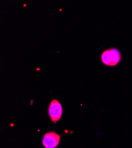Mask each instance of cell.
Masks as SVG:
<instances>
[{"instance_id":"6da1fadb","label":"cell","mask_w":132,"mask_h":148,"mask_svg":"<svg viewBox=\"0 0 132 148\" xmlns=\"http://www.w3.org/2000/svg\"><path fill=\"white\" fill-rule=\"evenodd\" d=\"M103 64L107 66H115L120 64L122 58V53L117 48L110 47L104 50L100 56Z\"/></svg>"},{"instance_id":"7a4b0ae2","label":"cell","mask_w":132,"mask_h":148,"mask_svg":"<svg viewBox=\"0 0 132 148\" xmlns=\"http://www.w3.org/2000/svg\"><path fill=\"white\" fill-rule=\"evenodd\" d=\"M47 114L50 120L53 124H56L63 116V107L57 99H53L47 107Z\"/></svg>"},{"instance_id":"3957f363","label":"cell","mask_w":132,"mask_h":148,"mask_svg":"<svg viewBox=\"0 0 132 148\" xmlns=\"http://www.w3.org/2000/svg\"><path fill=\"white\" fill-rule=\"evenodd\" d=\"M61 135L56 132H47L42 137V145L44 148H56L61 142Z\"/></svg>"}]
</instances>
